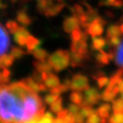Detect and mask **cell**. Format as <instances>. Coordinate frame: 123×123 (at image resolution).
<instances>
[{"instance_id":"obj_1","label":"cell","mask_w":123,"mask_h":123,"mask_svg":"<svg viewBox=\"0 0 123 123\" xmlns=\"http://www.w3.org/2000/svg\"><path fill=\"white\" fill-rule=\"evenodd\" d=\"M45 107L38 93L22 80L0 86V121L4 123H29L43 118Z\"/></svg>"},{"instance_id":"obj_2","label":"cell","mask_w":123,"mask_h":123,"mask_svg":"<svg viewBox=\"0 0 123 123\" xmlns=\"http://www.w3.org/2000/svg\"><path fill=\"white\" fill-rule=\"evenodd\" d=\"M47 61L54 71L61 72L70 65V52L67 50L60 49L50 55Z\"/></svg>"},{"instance_id":"obj_3","label":"cell","mask_w":123,"mask_h":123,"mask_svg":"<svg viewBox=\"0 0 123 123\" xmlns=\"http://www.w3.org/2000/svg\"><path fill=\"white\" fill-rule=\"evenodd\" d=\"M105 24L106 21L101 16H98L86 29V33L88 34V36H91L92 38L101 36L104 32Z\"/></svg>"},{"instance_id":"obj_4","label":"cell","mask_w":123,"mask_h":123,"mask_svg":"<svg viewBox=\"0 0 123 123\" xmlns=\"http://www.w3.org/2000/svg\"><path fill=\"white\" fill-rule=\"evenodd\" d=\"M90 87L89 86V79L86 75L82 74H76L73 76L70 84V89L73 91L82 92L86 91Z\"/></svg>"},{"instance_id":"obj_5","label":"cell","mask_w":123,"mask_h":123,"mask_svg":"<svg viewBox=\"0 0 123 123\" xmlns=\"http://www.w3.org/2000/svg\"><path fill=\"white\" fill-rule=\"evenodd\" d=\"M101 100V94L95 87H89L84 92V102L81 105H96Z\"/></svg>"},{"instance_id":"obj_6","label":"cell","mask_w":123,"mask_h":123,"mask_svg":"<svg viewBox=\"0 0 123 123\" xmlns=\"http://www.w3.org/2000/svg\"><path fill=\"white\" fill-rule=\"evenodd\" d=\"M80 21L79 18L77 16H74V15L67 17L62 23V29L67 33H71L74 30L80 28Z\"/></svg>"},{"instance_id":"obj_7","label":"cell","mask_w":123,"mask_h":123,"mask_svg":"<svg viewBox=\"0 0 123 123\" xmlns=\"http://www.w3.org/2000/svg\"><path fill=\"white\" fill-rule=\"evenodd\" d=\"M115 58V51L112 50H109V51H105V50H99L95 54V59L98 64L100 66H105L110 63V61Z\"/></svg>"},{"instance_id":"obj_8","label":"cell","mask_w":123,"mask_h":123,"mask_svg":"<svg viewBox=\"0 0 123 123\" xmlns=\"http://www.w3.org/2000/svg\"><path fill=\"white\" fill-rule=\"evenodd\" d=\"M14 40L18 45H20L21 47L25 46L27 44V39L29 36H30V33L27 28H25V27H19L18 30L14 33Z\"/></svg>"},{"instance_id":"obj_9","label":"cell","mask_w":123,"mask_h":123,"mask_svg":"<svg viewBox=\"0 0 123 123\" xmlns=\"http://www.w3.org/2000/svg\"><path fill=\"white\" fill-rule=\"evenodd\" d=\"M42 75V79L44 81V84L46 86V87L49 89L54 88V87L58 86L60 85V80L58 76L55 74L51 73V72H44L41 73Z\"/></svg>"},{"instance_id":"obj_10","label":"cell","mask_w":123,"mask_h":123,"mask_svg":"<svg viewBox=\"0 0 123 123\" xmlns=\"http://www.w3.org/2000/svg\"><path fill=\"white\" fill-rule=\"evenodd\" d=\"M70 52L74 53H80L88 56V44L86 42V39H81L79 41L72 42L70 45Z\"/></svg>"},{"instance_id":"obj_11","label":"cell","mask_w":123,"mask_h":123,"mask_svg":"<svg viewBox=\"0 0 123 123\" xmlns=\"http://www.w3.org/2000/svg\"><path fill=\"white\" fill-rule=\"evenodd\" d=\"M10 38L4 27L0 24V56H2L9 50L10 47Z\"/></svg>"},{"instance_id":"obj_12","label":"cell","mask_w":123,"mask_h":123,"mask_svg":"<svg viewBox=\"0 0 123 123\" xmlns=\"http://www.w3.org/2000/svg\"><path fill=\"white\" fill-rule=\"evenodd\" d=\"M64 7H65V4H63V3L59 2L58 4H53L51 2V4L44 10V15L47 17H54L63 10Z\"/></svg>"},{"instance_id":"obj_13","label":"cell","mask_w":123,"mask_h":123,"mask_svg":"<svg viewBox=\"0 0 123 123\" xmlns=\"http://www.w3.org/2000/svg\"><path fill=\"white\" fill-rule=\"evenodd\" d=\"M118 93H120V91L118 89L117 86H115L113 88L110 87H107L104 89V92L101 93V99L104 100V102L110 103L115 100V98H116Z\"/></svg>"},{"instance_id":"obj_14","label":"cell","mask_w":123,"mask_h":123,"mask_svg":"<svg viewBox=\"0 0 123 123\" xmlns=\"http://www.w3.org/2000/svg\"><path fill=\"white\" fill-rule=\"evenodd\" d=\"M16 21L23 27H28L33 22V18L25 11V10H19L16 15Z\"/></svg>"},{"instance_id":"obj_15","label":"cell","mask_w":123,"mask_h":123,"mask_svg":"<svg viewBox=\"0 0 123 123\" xmlns=\"http://www.w3.org/2000/svg\"><path fill=\"white\" fill-rule=\"evenodd\" d=\"M88 59V56L80 53L70 52V65L73 68L80 67L83 64L86 60Z\"/></svg>"},{"instance_id":"obj_16","label":"cell","mask_w":123,"mask_h":123,"mask_svg":"<svg viewBox=\"0 0 123 123\" xmlns=\"http://www.w3.org/2000/svg\"><path fill=\"white\" fill-rule=\"evenodd\" d=\"M108 46V42L107 39L103 37H95V38H92V49L97 51H99V50H104V49Z\"/></svg>"},{"instance_id":"obj_17","label":"cell","mask_w":123,"mask_h":123,"mask_svg":"<svg viewBox=\"0 0 123 123\" xmlns=\"http://www.w3.org/2000/svg\"><path fill=\"white\" fill-rule=\"evenodd\" d=\"M33 65L35 68V70L38 71L39 73H44V72L49 73V72H51V70H53V68L50 66V64L48 62V61L40 62L35 60L33 62Z\"/></svg>"},{"instance_id":"obj_18","label":"cell","mask_w":123,"mask_h":123,"mask_svg":"<svg viewBox=\"0 0 123 123\" xmlns=\"http://www.w3.org/2000/svg\"><path fill=\"white\" fill-rule=\"evenodd\" d=\"M41 44V40L38 39V38H35L34 36H30L27 38V44H26V46H27V50L28 53H31L33 52L34 50L39 48V46Z\"/></svg>"},{"instance_id":"obj_19","label":"cell","mask_w":123,"mask_h":123,"mask_svg":"<svg viewBox=\"0 0 123 123\" xmlns=\"http://www.w3.org/2000/svg\"><path fill=\"white\" fill-rule=\"evenodd\" d=\"M111 106H110V104L108 103H104V104H102L98 108V114L99 115L100 117L102 118H110V112H111Z\"/></svg>"},{"instance_id":"obj_20","label":"cell","mask_w":123,"mask_h":123,"mask_svg":"<svg viewBox=\"0 0 123 123\" xmlns=\"http://www.w3.org/2000/svg\"><path fill=\"white\" fill-rule=\"evenodd\" d=\"M15 62V57L12 56L11 54H4L0 56V64L2 66V68H8L11 67Z\"/></svg>"},{"instance_id":"obj_21","label":"cell","mask_w":123,"mask_h":123,"mask_svg":"<svg viewBox=\"0 0 123 123\" xmlns=\"http://www.w3.org/2000/svg\"><path fill=\"white\" fill-rule=\"evenodd\" d=\"M122 35L121 32V28L118 24H112V25L109 26L106 31V38H110L111 37L119 36L121 37Z\"/></svg>"},{"instance_id":"obj_22","label":"cell","mask_w":123,"mask_h":123,"mask_svg":"<svg viewBox=\"0 0 123 123\" xmlns=\"http://www.w3.org/2000/svg\"><path fill=\"white\" fill-rule=\"evenodd\" d=\"M31 54L33 55V56L35 58V60H37V61L44 62V61H46L47 58L49 57L48 52L43 48L36 49V50H34L33 52H31Z\"/></svg>"},{"instance_id":"obj_23","label":"cell","mask_w":123,"mask_h":123,"mask_svg":"<svg viewBox=\"0 0 123 123\" xmlns=\"http://www.w3.org/2000/svg\"><path fill=\"white\" fill-rule=\"evenodd\" d=\"M22 81L25 83V85L30 89L31 91H33V92H39V83H38L36 80H34L33 77H27L26 79L22 80Z\"/></svg>"},{"instance_id":"obj_24","label":"cell","mask_w":123,"mask_h":123,"mask_svg":"<svg viewBox=\"0 0 123 123\" xmlns=\"http://www.w3.org/2000/svg\"><path fill=\"white\" fill-rule=\"evenodd\" d=\"M88 34L86 32H82L80 28H77L74 30L71 33H70V38H71L72 42H75V41H79L81 39H86Z\"/></svg>"},{"instance_id":"obj_25","label":"cell","mask_w":123,"mask_h":123,"mask_svg":"<svg viewBox=\"0 0 123 123\" xmlns=\"http://www.w3.org/2000/svg\"><path fill=\"white\" fill-rule=\"evenodd\" d=\"M115 63L120 68H123V40L117 47V50L115 51Z\"/></svg>"},{"instance_id":"obj_26","label":"cell","mask_w":123,"mask_h":123,"mask_svg":"<svg viewBox=\"0 0 123 123\" xmlns=\"http://www.w3.org/2000/svg\"><path fill=\"white\" fill-rule=\"evenodd\" d=\"M69 99L73 104H78V105H81L84 102V95L81 93L80 92L78 91H74L70 93L69 96Z\"/></svg>"},{"instance_id":"obj_27","label":"cell","mask_w":123,"mask_h":123,"mask_svg":"<svg viewBox=\"0 0 123 123\" xmlns=\"http://www.w3.org/2000/svg\"><path fill=\"white\" fill-rule=\"evenodd\" d=\"M10 74H11V73L8 68H2V70L0 71V84L5 85L10 82Z\"/></svg>"},{"instance_id":"obj_28","label":"cell","mask_w":123,"mask_h":123,"mask_svg":"<svg viewBox=\"0 0 123 123\" xmlns=\"http://www.w3.org/2000/svg\"><path fill=\"white\" fill-rule=\"evenodd\" d=\"M97 110H94L92 106L90 105H81L80 110V113L84 116L85 118H88L89 116H91L92 115H93L94 113H96Z\"/></svg>"},{"instance_id":"obj_29","label":"cell","mask_w":123,"mask_h":123,"mask_svg":"<svg viewBox=\"0 0 123 123\" xmlns=\"http://www.w3.org/2000/svg\"><path fill=\"white\" fill-rule=\"evenodd\" d=\"M10 54L15 57V59H21L26 55V51L21 47L17 46H13L10 50Z\"/></svg>"},{"instance_id":"obj_30","label":"cell","mask_w":123,"mask_h":123,"mask_svg":"<svg viewBox=\"0 0 123 123\" xmlns=\"http://www.w3.org/2000/svg\"><path fill=\"white\" fill-rule=\"evenodd\" d=\"M50 110L52 113H55V114H58L60 111H62V110H63L62 109V99L61 98H59L53 104H50Z\"/></svg>"},{"instance_id":"obj_31","label":"cell","mask_w":123,"mask_h":123,"mask_svg":"<svg viewBox=\"0 0 123 123\" xmlns=\"http://www.w3.org/2000/svg\"><path fill=\"white\" fill-rule=\"evenodd\" d=\"M5 27L6 29L8 30V32L11 34H14V33L18 30L19 28V25H18V22L17 21H14V20H10V21H8L5 24Z\"/></svg>"},{"instance_id":"obj_32","label":"cell","mask_w":123,"mask_h":123,"mask_svg":"<svg viewBox=\"0 0 123 123\" xmlns=\"http://www.w3.org/2000/svg\"><path fill=\"white\" fill-rule=\"evenodd\" d=\"M112 110L114 113H123V99L118 98L114 100L112 104Z\"/></svg>"},{"instance_id":"obj_33","label":"cell","mask_w":123,"mask_h":123,"mask_svg":"<svg viewBox=\"0 0 123 123\" xmlns=\"http://www.w3.org/2000/svg\"><path fill=\"white\" fill-rule=\"evenodd\" d=\"M37 1H38V3H37V10L41 14H44L46 8L51 4L50 0H37Z\"/></svg>"},{"instance_id":"obj_34","label":"cell","mask_w":123,"mask_h":123,"mask_svg":"<svg viewBox=\"0 0 123 123\" xmlns=\"http://www.w3.org/2000/svg\"><path fill=\"white\" fill-rule=\"evenodd\" d=\"M70 10H71V12H72V14H73V15L77 16L78 18L86 12L84 10V8H83V6H81L80 4H74V5H73V7H72Z\"/></svg>"},{"instance_id":"obj_35","label":"cell","mask_w":123,"mask_h":123,"mask_svg":"<svg viewBox=\"0 0 123 123\" xmlns=\"http://www.w3.org/2000/svg\"><path fill=\"white\" fill-rule=\"evenodd\" d=\"M97 80V84L99 89H103L104 87L107 86L109 83H110V78H108L106 76H100L95 78Z\"/></svg>"},{"instance_id":"obj_36","label":"cell","mask_w":123,"mask_h":123,"mask_svg":"<svg viewBox=\"0 0 123 123\" xmlns=\"http://www.w3.org/2000/svg\"><path fill=\"white\" fill-rule=\"evenodd\" d=\"M107 39L108 44L110 45V47H114V48H117L118 46L120 45V44L121 43V38L119 36L115 37H111L110 38H106Z\"/></svg>"},{"instance_id":"obj_37","label":"cell","mask_w":123,"mask_h":123,"mask_svg":"<svg viewBox=\"0 0 123 123\" xmlns=\"http://www.w3.org/2000/svg\"><path fill=\"white\" fill-rule=\"evenodd\" d=\"M109 123H123V113H114L109 118Z\"/></svg>"},{"instance_id":"obj_38","label":"cell","mask_w":123,"mask_h":123,"mask_svg":"<svg viewBox=\"0 0 123 123\" xmlns=\"http://www.w3.org/2000/svg\"><path fill=\"white\" fill-rule=\"evenodd\" d=\"M59 95H56V94H52V93H50V94H47L44 98V101L46 104H48V105H50L51 104H53L55 101L59 98Z\"/></svg>"},{"instance_id":"obj_39","label":"cell","mask_w":123,"mask_h":123,"mask_svg":"<svg viewBox=\"0 0 123 123\" xmlns=\"http://www.w3.org/2000/svg\"><path fill=\"white\" fill-rule=\"evenodd\" d=\"M86 123H101V119L99 115L98 114V111L87 118Z\"/></svg>"},{"instance_id":"obj_40","label":"cell","mask_w":123,"mask_h":123,"mask_svg":"<svg viewBox=\"0 0 123 123\" xmlns=\"http://www.w3.org/2000/svg\"><path fill=\"white\" fill-rule=\"evenodd\" d=\"M68 112L69 113L73 114V115H75V114H78L80 113V107L78 104H69L68 106Z\"/></svg>"},{"instance_id":"obj_41","label":"cell","mask_w":123,"mask_h":123,"mask_svg":"<svg viewBox=\"0 0 123 123\" xmlns=\"http://www.w3.org/2000/svg\"><path fill=\"white\" fill-rule=\"evenodd\" d=\"M85 117L80 113L75 114L74 115V123H84Z\"/></svg>"},{"instance_id":"obj_42","label":"cell","mask_w":123,"mask_h":123,"mask_svg":"<svg viewBox=\"0 0 123 123\" xmlns=\"http://www.w3.org/2000/svg\"><path fill=\"white\" fill-rule=\"evenodd\" d=\"M68 113H69L68 110H67V109H63V110H62V111H60L58 114H56V115H57V118H59V119L64 120Z\"/></svg>"},{"instance_id":"obj_43","label":"cell","mask_w":123,"mask_h":123,"mask_svg":"<svg viewBox=\"0 0 123 123\" xmlns=\"http://www.w3.org/2000/svg\"><path fill=\"white\" fill-rule=\"evenodd\" d=\"M112 7L115 8H121L123 7V0H116L115 2H113L111 4Z\"/></svg>"},{"instance_id":"obj_44","label":"cell","mask_w":123,"mask_h":123,"mask_svg":"<svg viewBox=\"0 0 123 123\" xmlns=\"http://www.w3.org/2000/svg\"><path fill=\"white\" fill-rule=\"evenodd\" d=\"M29 123H52V121L48 119H45V118H42L40 120H38V121H31Z\"/></svg>"},{"instance_id":"obj_45","label":"cell","mask_w":123,"mask_h":123,"mask_svg":"<svg viewBox=\"0 0 123 123\" xmlns=\"http://www.w3.org/2000/svg\"><path fill=\"white\" fill-rule=\"evenodd\" d=\"M117 87H118V89H119V91H120V93L121 92H123V78L121 77V79L118 80V82H117Z\"/></svg>"},{"instance_id":"obj_46","label":"cell","mask_w":123,"mask_h":123,"mask_svg":"<svg viewBox=\"0 0 123 123\" xmlns=\"http://www.w3.org/2000/svg\"><path fill=\"white\" fill-rule=\"evenodd\" d=\"M43 118H45V119L50 120V121H53V119H54L53 115H52L51 112H50V111L44 113V116H43Z\"/></svg>"},{"instance_id":"obj_47","label":"cell","mask_w":123,"mask_h":123,"mask_svg":"<svg viewBox=\"0 0 123 123\" xmlns=\"http://www.w3.org/2000/svg\"><path fill=\"white\" fill-rule=\"evenodd\" d=\"M6 7V4H3L1 1H0V9H3V8H5Z\"/></svg>"},{"instance_id":"obj_48","label":"cell","mask_w":123,"mask_h":123,"mask_svg":"<svg viewBox=\"0 0 123 123\" xmlns=\"http://www.w3.org/2000/svg\"><path fill=\"white\" fill-rule=\"evenodd\" d=\"M120 28H121V33H122V35H123V22L121 23V25H120Z\"/></svg>"},{"instance_id":"obj_49","label":"cell","mask_w":123,"mask_h":123,"mask_svg":"<svg viewBox=\"0 0 123 123\" xmlns=\"http://www.w3.org/2000/svg\"><path fill=\"white\" fill-rule=\"evenodd\" d=\"M106 122H107V121H106L105 118H102L101 119V123H106Z\"/></svg>"},{"instance_id":"obj_50","label":"cell","mask_w":123,"mask_h":123,"mask_svg":"<svg viewBox=\"0 0 123 123\" xmlns=\"http://www.w3.org/2000/svg\"><path fill=\"white\" fill-rule=\"evenodd\" d=\"M121 99H123V92H121Z\"/></svg>"},{"instance_id":"obj_51","label":"cell","mask_w":123,"mask_h":123,"mask_svg":"<svg viewBox=\"0 0 123 123\" xmlns=\"http://www.w3.org/2000/svg\"><path fill=\"white\" fill-rule=\"evenodd\" d=\"M108 1L110 3H113V2H115V1H116V0H108Z\"/></svg>"},{"instance_id":"obj_52","label":"cell","mask_w":123,"mask_h":123,"mask_svg":"<svg viewBox=\"0 0 123 123\" xmlns=\"http://www.w3.org/2000/svg\"><path fill=\"white\" fill-rule=\"evenodd\" d=\"M11 1H12V2L14 3V2H15V1H16V0H11Z\"/></svg>"},{"instance_id":"obj_53","label":"cell","mask_w":123,"mask_h":123,"mask_svg":"<svg viewBox=\"0 0 123 123\" xmlns=\"http://www.w3.org/2000/svg\"><path fill=\"white\" fill-rule=\"evenodd\" d=\"M0 69H2V66H1V64H0Z\"/></svg>"},{"instance_id":"obj_54","label":"cell","mask_w":123,"mask_h":123,"mask_svg":"<svg viewBox=\"0 0 123 123\" xmlns=\"http://www.w3.org/2000/svg\"><path fill=\"white\" fill-rule=\"evenodd\" d=\"M50 1H52V0H50Z\"/></svg>"}]
</instances>
